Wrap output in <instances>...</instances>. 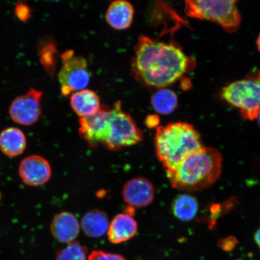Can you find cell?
Instances as JSON below:
<instances>
[{"label":"cell","mask_w":260,"mask_h":260,"mask_svg":"<svg viewBox=\"0 0 260 260\" xmlns=\"http://www.w3.org/2000/svg\"><path fill=\"white\" fill-rule=\"evenodd\" d=\"M194 64L192 58L177 45L141 36L136 45L132 67L141 82L161 89L180 79Z\"/></svg>","instance_id":"1"},{"label":"cell","mask_w":260,"mask_h":260,"mask_svg":"<svg viewBox=\"0 0 260 260\" xmlns=\"http://www.w3.org/2000/svg\"><path fill=\"white\" fill-rule=\"evenodd\" d=\"M79 134L91 147L102 145L110 151H118L139 144L144 139L142 130L127 113L121 102L112 107H102L95 115L80 118Z\"/></svg>","instance_id":"2"},{"label":"cell","mask_w":260,"mask_h":260,"mask_svg":"<svg viewBox=\"0 0 260 260\" xmlns=\"http://www.w3.org/2000/svg\"><path fill=\"white\" fill-rule=\"evenodd\" d=\"M222 157L218 149L204 147L188 155L177 167L167 171L171 186L178 190L196 191L204 189L218 180Z\"/></svg>","instance_id":"3"},{"label":"cell","mask_w":260,"mask_h":260,"mask_svg":"<svg viewBox=\"0 0 260 260\" xmlns=\"http://www.w3.org/2000/svg\"><path fill=\"white\" fill-rule=\"evenodd\" d=\"M154 146L156 155L166 171L205 147L200 133L192 125L184 122L159 126L156 130Z\"/></svg>","instance_id":"4"},{"label":"cell","mask_w":260,"mask_h":260,"mask_svg":"<svg viewBox=\"0 0 260 260\" xmlns=\"http://www.w3.org/2000/svg\"><path fill=\"white\" fill-rule=\"evenodd\" d=\"M185 11L191 18L214 22L229 32L241 24L239 0H184Z\"/></svg>","instance_id":"5"},{"label":"cell","mask_w":260,"mask_h":260,"mask_svg":"<svg viewBox=\"0 0 260 260\" xmlns=\"http://www.w3.org/2000/svg\"><path fill=\"white\" fill-rule=\"evenodd\" d=\"M220 96L230 106L238 109L243 118L256 119L260 110V71L228 84L221 91Z\"/></svg>","instance_id":"6"},{"label":"cell","mask_w":260,"mask_h":260,"mask_svg":"<svg viewBox=\"0 0 260 260\" xmlns=\"http://www.w3.org/2000/svg\"><path fill=\"white\" fill-rule=\"evenodd\" d=\"M63 66L58 73L61 93L64 96L86 89L90 74L87 60L82 56H75L73 51L62 55Z\"/></svg>","instance_id":"7"},{"label":"cell","mask_w":260,"mask_h":260,"mask_svg":"<svg viewBox=\"0 0 260 260\" xmlns=\"http://www.w3.org/2000/svg\"><path fill=\"white\" fill-rule=\"evenodd\" d=\"M42 96L41 91L31 88L13 101L9 108V115L13 121L25 126L37 122L42 115Z\"/></svg>","instance_id":"8"},{"label":"cell","mask_w":260,"mask_h":260,"mask_svg":"<svg viewBox=\"0 0 260 260\" xmlns=\"http://www.w3.org/2000/svg\"><path fill=\"white\" fill-rule=\"evenodd\" d=\"M122 198L133 209L148 207L154 200L155 187L148 179L136 177L126 182L122 188Z\"/></svg>","instance_id":"9"},{"label":"cell","mask_w":260,"mask_h":260,"mask_svg":"<svg viewBox=\"0 0 260 260\" xmlns=\"http://www.w3.org/2000/svg\"><path fill=\"white\" fill-rule=\"evenodd\" d=\"M19 175L22 182L27 186H41L50 180L51 166L42 156L32 155L21 161L19 167Z\"/></svg>","instance_id":"10"},{"label":"cell","mask_w":260,"mask_h":260,"mask_svg":"<svg viewBox=\"0 0 260 260\" xmlns=\"http://www.w3.org/2000/svg\"><path fill=\"white\" fill-rule=\"evenodd\" d=\"M50 230L57 241L68 244L75 241L79 236L80 224L73 213L63 211L54 216Z\"/></svg>","instance_id":"11"},{"label":"cell","mask_w":260,"mask_h":260,"mask_svg":"<svg viewBox=\"0 0 260 260\" xmlns=\"http://www.w3.org/2000/svg\"><path fill=\"white\" fill-rule=\"evenodd\" d=\"M138 231V223L133 216L123 213L113 217L107 233L110 243L119 245L133 239Z\"/></svg>","instance_id":"12"},{"label":"cell","mask_w":260,"mask_h":260,"mask_svg":"<svg viewBox=\"0 0 260 260\" xmlns=\"http://www.w3.org/2000/svg\"><path fill=\"white\" fill-rule=\"evenodd\" d=\"M134 14V8L129 2L115 0L107 10L106 20L115 30H124L131 26Z\"/></svg>","instance_id":"13"},{"label":"cell","mask_w":260,"mask_h":260,"mask_svg":"<svg viewBox=\"0 0 260 260\" xmlns=\"http://www.w3.org/2000/svg\"><path fill=\"white\" fill-rule=\"evenodd\" d=\"M70 105L80 118L95 115L102 107L99 96L94 91L86 89L74 92L71 96Z\"/></svg>","instance_id":"14"},{"label":"cell","mask_w":260,"mask_h":260,"mask_svg":"<svg viewBox=\"0 0 260 260\" xmlns=\"http://www.w3.org/2000/svg\"><path fill=\"white\" fill-rule=\"evenodd\" d=\"M27 146L24 133L20 129L9 127L0 133V151L10 157L23 153Z\"/></svg>","instance_id":"15"},{"label":"cell","mask_w":260,"mask_h":260,"mask_svg":"<svg viewBox=\"0 0 260 260\" xmlns=\"http://www.w3.org/2000/svg\"><path fill=\"white\" fill-rule=\"evenodd\" d=\"M109 224L107 213L99 209L87 211L81 220L83 233L92 238H99L105 235L108 231Z\"/></svg>","instance_id":"16"},{"label":"cell","mask_w":260,"mask_h":260,"mask_svg":"<svg viewBox=\"0 0 260 260\" xmlns=\"http://www.w3.org/2000/svg\"><path fill=\"white\" fill-rule=\"evenodd\" d=\"M199 204L196 198L188 194H181L175 198L171 205V211L175 218L189 222L197 216Z\"/></svg>","instance_id":"17"},{"label":"cell","mask_w":260,"mask_h":260,"mask_svg":"<svg viewBox=\"0 0 260 260\" xmlns=\"http://www.w3.org/2000/svg\"><path fill=\"white\" fill-rule=\"evenodd\" d=\"M151 104L156 112L160 115H168L177 108L178 96L171 89L161 88L152 94Z\"/></svg>","instance_id":"18"},{"label":"cell","mask_w":260,"mask_h":260,"mask_svg":"<svg viewBox=\"0 0 260 260\" xmlns=\"http://www.w3.org/2000/svg\"><path fill=\"white\" fill-rule=\"evenodd\" d=\"M88 249L77 241L68 243L65 248L58 250L56 260H86Z\"/></svg>","instance_id":"19"},{"label":"cell","mask_w":260,"mask_h":260,"mask_svg":"<svg viewBox=\"0 0 260 260\" xmlns=\"http://www.w3.org/2000/svg\"><path fill=\"white\" fill-rule=\"evenodd\" d=\"M88 260H126L118 253L106 252L102 250H93L88 256Z\"/></svg>","instance_id":"20"},{"label":"cell","mask_w":260,"mask_h":260,"mask_svg":"<svg viewBox=\"0 0 260 260\" xmlns=\"http://www.w3.org/2000/svg\"><path fill=\"white\" fill-rule=\"evenodd\" d=\"M238 243V240L236 237L229 236L219 240L217 242V246L222 251L229 252L233 251Z\"/></svg>","instance_id":"21"},{"label":"cell","mask_w":260,"mask_h":260,"mask_svg":"<svg viewBox=\"0 0 260 260\" xmlns=\"http://www.w3.org/2000/svg\"><path fill=\"white\" fill-rule=\"evenodd\" d=\"M42 63L44 64L45 67H47L48 62H50V61H51V64L53 65V67H54L55 48H54L53 45L49 44H47L46 46H44L43 45V47H42Z\"/></svg>","instance_id":"22"},{"label":"cell","mask_w":260,"mask_h":260,"mask_svg":"<svg viewBox=\"0 0 260 260\" xmlns=\"http://www.w3.org/2000/svg\"><path fill=\"white\" fill-rule=\"evenodd\" d=\"M15 14L21 21L25 22L30 17V9L27 5L21 2H19L16 6Z\"/></svg>","instance_id":"23"},{"label":"cell","mask_w":260,"mask_h":260,"mask_svg":"<svg viewBox=\"0 0 260 260\" xmlns=\"http://www.w3.org/2000/svg\"><path fill=\"white\" fill-rule=\"evenodd\" d=\"M145 123L149 128H158L160 126V118L155 115H150L146 116Z\"/></svg>","instance_id":"24"},{"label":"cell","mask_w":260,"mask_h":260,"mask_svg":"<svg viewBox=\"0 0 260 260\" xmlns=\"http://www.w3.org/2000/svg\"><path fill=\"white\" fill-rule=\"evenodd\" d=\"M253 238H254V241L256 245H257L260 249V227L256 231L254 236H253Z\"/></svg>","instance_id":"25"},{"label":"cell","mask_w":260,"mask_h":260,"mask_svg":"<svg viewBox=\"0 0 260 260\" xmlns=\"http://www.w3.org/2000/svg\"><path fill=\"white\" fill-rule=\"evenodd\" d=\"M256 47H257L258 50L260 53V34L258 35L257 39H256Z\"/></svg>","instance_id":"26"},{"label":"cell","mask_w":260,"mask_h":260,"mask_svg":"<svg viewBox=\"0 0 260 260\" xmlns=\"http://www.w3.org/2000/svg\"><path fill=\"white\" fill-rule=\"evenodd\" d=\"M256 119L258 120V124L260 126V110H259V112L258 114L257 118Z\"/></svg>","instance_id":"27"},{"label":"cell","mask_w":260,"mask_h":260,"mask_svg":"<svg viewBox=\"0 0 260 260\" xmlns=\"http://www.w3.org/2000/svg\"><path fill=\"white\" fill-rule=\"evenodd\" d=\"M44 1L51 2H56L59 1V0H44Z\"/></svg>","instance_id":"28"},{"label":"cell","mask_w":260,"mask_h":260,"mask_svg":"<svg viewBox=\"0 0 260 260\" xmlns=\"http://www.w3.org/2000/svg\"><path fill=\"white\" fill-rule=\"evenodd\" d=\"M0 199H1V194H0Z\"/></svg>","instance_id":"29"}]
</instances>
